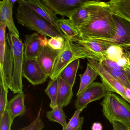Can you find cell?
Instances as JSON below:
<instances>
[{
	"label": "cell",
	"mask_w": 130,
	"mask_h": 130,
	"mask_svg": "<svg viewBox=\"0 0 130 130\" xmlns=\"http://www.w3.org/2000/svg\"><path fill=\"white\" fill-rule=\"evenodd\" d=\"M79 31L81 38L108 39L114 36L116 26L107 2L92 13Z\"/></svg>",
	"instance_id": "6da1fadb"
},
{
	"label": "cell",
	"mask_w": 130,
	"mask_h": 130,
	"mask_svg": "<svg viewBox=\"0 0 130 130\" xmlns=\"http://www.w3.org/2000/svg\"><path fill=\"white\" fill-rule=\"evenodd\" d=\"M89 58L100 62L103 59L86 48L68 39L65 40V45L56 58L53 67L51 79L59 77L65 68L74 61L78 59Z\"/></svg>",
	"instance_id": "7a4b0ae2"
},
{
	"label": "cell",
	"mask_w": 130,
	"mask_h": 130,
	"mask_svg": "<svg viewBox=\"0 0 130 130\" xmlns=\"http://www.w3.org/2000/svg\"><path fill=\"white\" fill-rule=\"evenodd\" d=\"M103 115L111 124L121 122L130 126V103L114 93L108 92L100 103Z\"/></svg>",
	"instance_id": "3957f363"
},
{
	"label": "cell",
	"mask_w": 130,
	"mask_h": 130,
	"mask_svg": "<svg viewBox=\"0 0 130 130\" xmlns=\"http://www.w3.org/2000/svg\"><path fill=\"white\" fill-rule=\"evenodd\" d=\"M16 18L18 23L31 31H35L39 34L51 38L57 36L63 37L50 23L22 4H19Z\"/></svg>",
	"instance_id": "277c9868"
},
{
	"label": "cell",
	"mask_w": 130,
	"mask_h": 130,
	"mask_svg": "<svg viewBox=\"0 0 130 130\" xmlns=\"http://www.w3.org/2000/svg\"><path fill=\"white\" fill-rule=\"evenodd\" d=\"M6 40L12 49L13 57V71L10 90L14 93L23 92L22 70L25 60L24 45L21 39L12 34L7 33Z\"/></svg>",
	"instance_id": "5b68a950"
},
{
	"label": "cell",
	"mask_w": 130,
	"mask_h": 130,
	"mask_svg": "<svg viewBox=\"0 0 130 130\" xmlns=\"http://www.w3.org/2000/svg\"><path fill=\"white\" fill-rule=\"evenodd\" d=\"M116 31L114 36L108 39H89L105 45L108 47L117 46L130 47V22L113 14Z\"/></svg>",
	"instance_id": "8992f818"
},
{
	"label": "cell",
	"mask_w": 130,
	"mask_h": 130,
	"mask_svg": "<svg viewBox=\"0 0 130 130\" xmlns=\"http://www.w3.org/2000/svg\"><path fill=\"white\" fill-rule=\"evenodd\" d=\"M88 63L98 72L108 92L115 93L130 103V90L126 89L106 70L98 61L88 58Z\"/></svg>",
	"instance_id": "52a82bcc"
},
{
	"label": "cell",
	"mask_w": 130,
	"mask_h": 130,
	"mask_svg": "<svg viewBox=\"0 0 130 130\" xmlns=\"http://www.w3.org/2000/svg\"><path fill=\"white\" fill-rule=\"evenodd\" d=\"M107 92L102 83L94 82L77 96L75 101V108L76 109L83 110L90 103L104 98Z\"/></svg>",
	"instance_id": "ba28073f"
},
{
	"label": "cell",
	"mask_w": 130,
	"mask_h": 130,
	"mask_svg": "<svg viewBox=\"0 0 130 130\" xmlns=\"http://www.w3.org/2000/svg\"><path fill=\"white\" fill-rule=\"evenodd\" d=\"M17 3L28 7L37 15L53 26L62 36L66 39L58 26L59 19L42 0H19Z\"/></svg>",
	"instance_id": "9c48e42d"
},
{
	"label": "cell",
	"mask_w": 130,
	"mask_h": 130,
	"mask_svg": "<svg viewBox=\"0 0 130 130\" xmlns=\"http://www.w3.org/2000/svg\"><path fill=\"white\" fill-rule=\"evenodd\" d=\"M56 15L70 18L86 0H42Z\"/></svg>",
	"instance_id": "30bf717a"
},
{
	"label": "cell",
	"mask_w": 130,
	"mask_h": 130,
	"mask_svg": "<svg viewBox=\"0 0 130 130\" xmlns=\"http://www.w3.org/2000/svg\"><path fill=\"white\" fill-rule=\"evenodd\" d=\"M48 42L47 36L37 32L25 35L24 43L25 59L36 58L42 48L47 45Z\"/></svg>",
	"instance_id": "8fae6325"
},
{
	"label": "cell",
	"mask_w": 130,
	"mask_h": 130,
	"mask_svg": "<svg viewBox=\"0 0 130 130\" xmlns=\"http://www.w3.org/2000/svg\"><path fill=\"white\" fill-rule=\"evenodd\" d=\"M22 75L34 86L44 83L49 77L43 71L36 58L25 59Z\"/></svg>",
	"instance_id": "7c38bea8"
},
{
	"label": "cell",
	"mask_w": 130,
	"mask_h": 130,
	"mask_svg": "<svg viewBox=\"0 0 130 130\" xmlns=\"http://www.w3.org/2000/svg\"><path fill=\"white\" fill-rule=\"evenodd\" d=\"M106 4V2L86 1L69 19L79 30L93 13Z\"/></svg>",
	"instance_id": "4fadbf2b"
},
{
	"label": "cell",
	"mask_w": 130,
	"mask_h": 130,
	"mask_svg": "<svg viewBox=\"0 0 130 130\" xmlns=\"http://www.w3.org/2000/svg\"><path fill=\"white\" fill-rule=\"evenodd\" d=\"M61 50L52 49L47 45L42 48L36 58L43 71L49 78L51 76L55 60Z\"/></svg>",
	"instance_id": "5bb4252c"
},
{
	"label": "cell",
	"mask_w": 130,
	"mask_h": 130,
	"mask_svg": "<svg viewBox=\"0 0 130 130\" xmlns=\"http://www.w3.org/2000/svg\"><path fill=\"white\" fill-rule=\"evenodd\" d=\"M13 6H14L12 4L10 0H3L0 1V22L5 24L10 34L19 38V32L13 20Z\"/></svg>",
	"instance_id": "9a60e30c"
},
{
	"label": "cell",
	"mask_w": 130,
	"mask_h": 130,
	"mask_svg": "<svg viewBox=\"0 0 130 130\" xmlns=\"http://www.w3.org/2000/svg\"><path fill=\"white\" fill-rule=\"evenodd\" d=\"M13 71V55L12 49L7 41L5 58L3 68L0 70V77L10 90L12 86Z\"/></svg>",
	"instance_id": "2e32d148"
},
{
	"label": "cell",
	"mask_w": 130,
	"mask_h": 130,
	"mask_svg": "<svg viewBox=\"0 0 130 130\" xmlns=\"http://www.w3.org/2000/svg\"><path fill=\"white\" fill-rule=\"evenodd\" d=\"M25 94L23 92L17 93L7 103L6 109L13 121L18 116L24 115L26 112L25 103Z\"/></svg>",
	"instance_id": "e0dca14e"
},
{
	"label": "cell",
	"mask_w": 130,
	"mask_h": 130,
	"mask_svg": "<svg viewBox=\"0 0 130 130\" xmlns=\"http://www.w3.org/2000/svg\"><path fill=\"white\" fill-rule=\"evenodd\" d=\"M74 42L84 47L91 52L101 58L103 60L106 58V54L108 47L104 44L89 39L79 38Z\"/></svg>",
	"instance_id": "ac0fdd59"
},
{
	"label": "cell",
	"mask_w": 130,
	"mask_h": 130,
	"mask_svg": "<svg viewBox=\"0 0 130 130\" xmlns=\"http://www.w3.org/2000/svg\"><path fill=\"white\" fill-rule=\"evenodd\" d=\"M73 95V88L59 76L57 99L58 106L64 107L68 105Z\"/></svg>",
	"instance_id": "d6986e66"
},
{
	"label": "cell",
	"mask_w": 130,
	"mask_h": 130,
	"mask_svg": "<svg viewBox=\"0 0 130 130\" xmlns=\"http://www.w3.org/2000/svg\"><path fill=\"white\" fill-rule=\"evenodd\" d=\"M107 2L113 15L130 22V0H111Z\"/></svg>",
	"instance_id": "ffe728a7"
},
{
	"label": "cell",
	"mask_w": 130,
	"mask_h": 130,
	"mask_svg": "<svg viewBox=\"0 0 130 130\" xmlns=\"http://www.w3.org/2000/svg\"><path fill=\"white\" fill-rule=\"evenodd\" d=\"M78 75L80 77V82L76 96L81 94L90 85L94 83L99 76L98 72L89 63H87L84 73Z\"/></svg>",
	"instance_id": "44dd1931"
},
{
	"label": "cell",
	"mask_w": 130,
	"mask_h": 130,
	"mask_svg": "<svg viewBox=\"0 0 130 130\" xmlns=\"http://www.w3.org/2000/svg\"><path fill=\"white\" fill-rule=\"evenodd\" d=\"M58 23L59 28L64 35L66 39H68L74 42L76 39L80 38L79 30L74 25L69 19H68L64 18L59 19Z\"/></svg>",
	"instance_id": "7402d4cb"
},
{
	"label": "cell",
	"mask_w": 130,
	"mask_h": 130,
	"mask_svg": "<svg viewBox=\"0 0 130 130\" xmlns=\"http://www.w3.org/2000/svg\"><path fill=\"white\" fill-rule=\"evenodd\" d=\"M80 59L74 61L68 64L59 76L60 77L72 88L75 84L77 71L79 67Z\"/></svg>",
	"instance_id": "603a6c76"
},
{
	"label": "cell",
	"mask_w": 130,
	"mask_h": 130,
	"mask_svg": "<svg viewBox=\"0 0 130 130\" xmlns=\"http://www.w3.org/2000/svg\"><path fill=\"white\" fill-rule=\"evenodd\" d=\"M46 116L49 121L60 124L63 127V129L67 126V116L64 111L63 107L56 106L52 109L51 111H48L46 113Z\"/></svg>",
	"instance_id": "cb8c5ba5"
},
{
	"label": "cell",
	"mask_w": 130,
	"mask_h": 130,
	"mask_svg": "<svg viewBox=\"0 0 130 130\" xmlns=\"http://www.w3.org/2000/svg\"><path fill=\"white\" fill-rule=\"evenodd\" d=\"M58 80L59 77L54 79H51L45 90V93L48 96L51 100L50 106L52 109L58 106L57 99L58 92Z\"/></svg>",
	"instance_id": "d4e9b609"
},
{
	"label": "cell",
	"mask_w": 130,
	"mask_h": 130,
	"mask_svg": "<svg viewBox=\"0 0 130 130\" xmlns=\"http://www.w3.org/2000/svg\"><path fill=\"white\" fill-rule=\"evenodd\" d=\"M103 67L115 79L121 84L126 89L130 90V83L128 79L124 70L111 68L104 66Z\"/></svg>",
	"instance_id": "484cf974"
},
{
	"label": "cell",
	"mask_w": 130,
	"mask_h": 130,
	"mask_svg": "<svg viewBox=\"0 0 130 130\" xmlns=\"http://www.w3.org/2000/svg\"><path fill=\"white\" fill-rule=\"evenodd\" d=\"M83 111V109H76L66 127L63 130H82L84 119L80 115Z\"/></svg>",
	"instance_id": "4316f807"
},
{
	"label": "cell",
	"mask_w": 130,
	"mask_h": 130,
	"mask_svg": "<svg viewBox=\"0 0 130 130\" xmlns=\"http://www.w3.org/2000/svg\"><path fill=\"white\" fill-rule=\"evenodd\" d=\"M4 23L0 22V70L3 68L6 46V28Z\"/></svg>",
	"instance_id": "83f0119b"
},
{
	"label": "cell",
	"mask_w": 130,
	"mask_h": 130,
	"mask_svg": "<svg viewBox=\"0 0 130 130\" xmlns=\"http://www.w3.org/2000/svg\"><path fill=\"white\" fill-rule=\"evenodd\" d=\"M125 55L123 48L117 46L109 47L106 52V58L111 60L118 63Z\"/></svg>",
	"instance_id": "f1b7e54d"
},
{
	"label": "cell",
	"mask_w": 130,
	"mask_h": 130,
	"mask_svg": "<svg viewBox=\"0 0 130 130\" xmlns=\"http://www.w3.org/2000/svg\"><path fill=\"white\" fill-rule=\"evenodd\" d=\"M8 89L4 81L0 79V117L6 109L8 103Z\"/></svg>",
	"instance_id": "f546056e"
},
{
	"label": "cell",
	"mask_w": 130,
	"mask_h": 130,
	"mask_svg": "<svg viewBox=\"0 0 130 130\" xmlns=\"http://www.w3.org/2000/svg\"><path fill=\"white\" fill-rule=\"evenodd\" d=\"M13 122L9 113L6 109L3 115L0 117V130H11Z\"/></svg>",
	"instance_id": "4dcf8cb0"
},
{
	"label": "cell",
	"mask_w": 130,
	"mask_h": 130,
	"mask_svg": "<svg viewBox=\"0 0 130 130\" xmlns=\"http://www.w3.org/2000/svg\"><path fill=\"white\" fill-rule=\"evenodd\" d=\"M41 108L35 119L31 124L21 130H42L44 127L45 124L41 119Z\"/></svg>",
	"instance_id": "1f68e13d"
},
{
	"label": "cell",
	"mask_w": 130,
	"mask_h": 130,
	"mask_svg": "<svg viewBox=\"0 0 130 130\" xmlns=\"http://www.w3.org/2000/svg\"><path fill=\"white\" fill-rule=\"evenodd\" d=\"M65 39L61 36L53 37L48 39V45L52 49L61 50L65 45Z\"/></svg>",
	"instance_id": "d6a6232c"
},
{
	"label": "cell",
	"mask_w": 130,
	"mask_h": 130,
	"mask_svg": "<svg viewBox=\"0 0 130 130\" xmlns=\"http://www.w3.org/2000/svg\"><path fill=\"white\" fill-rule=\"evenodd\" d=\"M100 63L104 67H106L111 68L124 70V68L123 67L119 65L117 63L107 58H104L102 61L100 62Z\"/></svg>",
	"instance_id": "836d02e7"
},
{
	"label": "cell",
	"mask_w": 130,
	"mask_h": 130,
	"mask_svg": "<svg viewBox=\"0 0 130 130\" xmlns=\"http://www.w3.org/2000/svg\"><path fill=\"white\" fill-rule=\"evenodd\" d=\"M111 124L113 126V129L116 130H130L127 127L121 122L114 121Z\"/></svg>",
	"instance_id": "e575fe53"
},
{
	"label": "cell",
	"mask_w": 130,
	"mask_h": 130,
	"mask_svg": "<svg viewBox=\"0 0 130 130\" xmlns=\"http://www.w3.org/2000/svg\"><path fill=\"white\" fill-rule=\"evenodd\" d=\"M102 125L100 122H95L93 124L91 130H102Z\"/></svg>",
	"instance_id": "d590c367"
},
{
	"label": "cell",
	"mask_w": 130,
	"mask_h": 130,
	"mask_svg": "<svg viewBox=\"0 0 130 130\" xmlns=\"http://www.w3.org/2000/svg\"><path fill=\"white\" fill-rule=\"evenodd\" d=\"M124 70L125 71L128 79L130 83V67L127 64L123 66Z\"/></svg>",
	"instance_id": "8d00e7d4"
},
{
	"label": "cell",
	"mask_w": 130,
	"mask_h": 130,
	"mask_svg": "<svg viewBox=\"0 0 130 130\" xmlns=\"http://www.w3.org/2000/svg\"><path fill=\"white\" fill-rule=\"evenodd\" d=\"M125 56L127 60L128 65H129L130 67V52H128L125 53Z\"/></svg>",
	"instance_id": "74e56055"
},
{
	"label": "cell",
	"mask_w": 130,
	"mask_h": 130,
	"mask_svg": "<svg viewBox=\"0 0 130 130\" xmlns=\"http://www.w3.org/2000/svg\"><path fill=\"white\" fill-rule=\"evenodd\" d=\"M11 3L12 4L13 6H14L15 4L16 3V2H18V0H15V1H12V0H10Z\"/></svg>",
	"instance_id": "f35d334b"
},
{
	"label": "cell",
	"mask_w": 130,
	"mask_h": 130,
	"mask_svg": "<svg viewBox=\"0 0 130 130\" xmlns=\"http://www.w3.org/2000/svg\"><path fill=\"white\" fill-rule=\"evenodd\" d=\"M128 128H129V130H130V127H128Z\"/></svg>",
	"instance_id": "ab89813d"
},
{
	"label": "cell",
	"mask_w": 130,
	"mask_h": 130,
	"mask_svg": "<svg viewBox=\"0 0 130 130\" xmlns=\"http://www.w3.org/2000/svg\"><path fill=\"white\" fill-rule=\"evenodd\" d=\"M113 130H116L115 129H113Z\"/></svg>",
	"instance_id": "60d3db41"
}]
</instances>
